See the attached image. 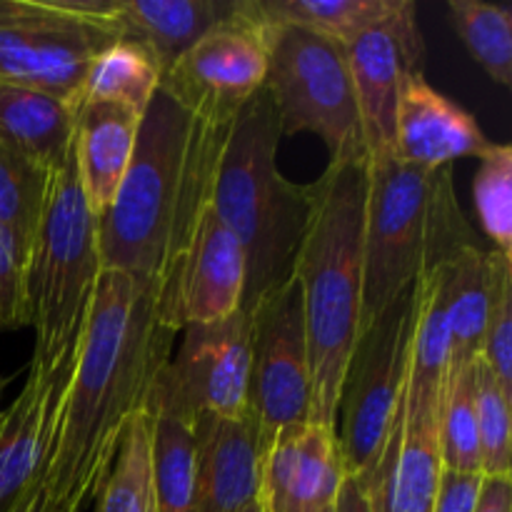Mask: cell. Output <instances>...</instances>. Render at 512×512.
Instances as JSON below:
<instances>
[{"mask_svg": "<svg viewBox=\"0 0 512 512\" xmlns=\"http://www.w3.org/2000/svg\"><path fill=\"white\" fill-rule=\"evenodd\" d=\"M75 110L55 95L0 83V143L58 173L73 155Z\"/></svg>", "mask_w": 512, "mask_h": 512, "instance_id": "obj_24", "label": "cell"}, {"mask_svg": "<svg viewBox=\"0 0 512 512\" xmlns=\"http://www.w3.org/2000/svg\"><path fill=\"white\" fill-rule=\"evenodd\" d=\"M53 175L0 143V228L20 245L25 258L33 248Z\"/></svg>", "mask_w": 512, "mask_h": 512, "instance_id": "obj_28", "label": "cell"}, {"mask_svg": "<svg viewBox=\"0 0 512 512\" xmlns=\"http://www.w3.org/2000/svg\"><path fill=\"white\" fill-rule=\"evenodd\" d=\"M158 290L153 280L100 273L43 473L53 512H80L98 498L125 428L150 410L178 335L160 323Z\"/></svg>", "mask_w": 512, "mask_h": 512, "instance_id": "obj_1", "label": "cell"}, {"mask_svg": "<svg viewBox=\"0 0 512 512\" xmlns=\"http://www.w3.org/2000/svg\"><path fill=\"white\" fill-rule=\"evenodd\" d=\"M368 160L328 163L313 183V213L295 260L303 300L313 405L310 423L335 428L338 400L363 313Z\"/></svg>", "mask_w": 512, "mask_h": 512, "instance_id": "obj_3", "label": "cell"}, {"mask_svg": "<svg viewBox=\"0 0 512 512\" xmlns=\"http://www.w3.org/2000/svg\"><path fill=\"white\" fill-rule=\"evenodd\" d=\"M140 118L120 105L85 103L75 113L73 160L88 208L103 218L133 160Z\"/></svg>", "mask_w": 512, "mask_h": 512, "instance_id": "obj_21", "label": "cell"}, {"mask_svg": "<svg viewBox=\"0 0 512 512\" xmlns=\"http://www.w3.org/2000/svg\"><path fill=\"white\" fill-rule=\"evenodd\" d=\"M325 512H335V505H333V508H328V510H325Z\"/></svg>", "mask_w": 512, "mask_h": 512, "instance_id": "obj_41", "label": "cell"}, {"mask_svg": "<svg viewBox=\"0 0 512 512\" xmlns=\"http://www.w3.org/2000/svg\"><path fill=\"white\" fill-rule=\"evenodd\" d=\"M493 148L475 115L435 90L423 73L403 85L395 113L393 155L420 170L450 168L460 158H483Z\"/></svg>", "mask_w": 512, "mask_h": 512, "instance_id": "obj_17", "label": "cell"}, {"mask_svg": "<svg viewBox=\"0 0 512 512\" xmlns=\"http://www.w3.org/2000/svg\"><path fill=\"white\" fill-rule=\"evenodd\" d=\"M73 360L48 365L30 358L23 390L0 413V512H13L43 480Z\"/></svg>", "mask_w": 512, "mask_h": 512, "instance_id": "obj_15", "label": "cell"}, {"mask_svg": "<svg viewBox=\"0 0 512 512\" xmlns=\"http://www.w3.org/2000/svg\"><path fill=\"white\" fill-rule=\"evenodd\" d=\"M153 480L158 512H195V438L188 423L155 415Z\"/></svg>", "mask_w": 512, "mask_h": 512, "instance_id": "obj_30", "label": "cell"}, {"mask_svg": "<svg viewBox=\"0 0 512 512\" xmlns=\"http://www.w3.org/2000/svg\"><path fill=\"white\" fill-rule=\"evenodd\" d=\"M160 75L163 70L150 58L148 50L130 40H113L88 65L78 108L85 103H108L143 118L160 88Z\"/></svg>", "mask_w": 512, "mask_h": 512, "instance_id": "obj_26", "label": "cell"}, {"mask_svg": "<svg viewBox=\"0 0 512 512\" xmlns=\"http://www.w3.org/2000/svg\"><path fill=\"white\" fill-rule=\"evenodd\" d=\"M483 475L480 473H450L440 475L438 498L433 512H473L478 503Z\"/></svg>", "mask_w": 512, "mask_h": 512, "instance_id": "obj_36", "label": "cell"}, {"mask_svg": "<svg viewBox=\"0 0 512 512\" xmlns=\"http://www.w3.org/2000/svg\"><path fill=\"white\" fill-rule=\"evenodd\" d=\"M410 0H255L260 18L293 25L333 43L348 45L365 30L395 18Z\"/></svg>", "mask_w": 512, "mask_h": 512, "instance_id": "obj_25", "label": "cell"}, {"mask_svg": "<svg viewBox=\"0 0 512 512\" xmlns=\"http://www.w3.org/2000/svg\"><path fill=\"white\" fill-rule=\"evenodd\" d=\"M13 512H53V508H50L48 490H45L43 480H40V483L35 485V488L30 490L23 500H20L18 508H15Z\"/></svg>", "mask_w": 512, "mask_h": 512, "instance_id": "obj_39", "label": "cell"}, {"mask_svg": "<svg viewBox=\"0 0 512 512\" xmlns=\"http://www.w3.org/2000/svg\"><path fill=\"white\" fill-rule=\"evenodd\" d=\"M450 23L475 63L498 85H512V10L483 0H450Z\"/></svg>", "mask_w": 512, "mask_h": 512, "instance_id": "obj_29", "label": "cell"}, {"mask_svg": "<svg viewBox=\"0 0 512 512\" xmlns=\"http://www.w3.org/2000/svg\"><path fill=\"white\" fill-rule=\"evenodd\" d=\"M418 303L420 280L360 330L345 368L335 435L345 470L360 483L378 465L403 403Z\"/></svg>", "mask_w": 512, "mask_h": 512, "instance_id": "obj_8", "label": "cell"}, {"mask_svg": "<svg viewBox=\"0 0 512 512\" xmlns=\"http://www.w3.org/2000/svg\"><path fill=\"white\" fill-rule=\"evenodd\" d=\"M240 512H265L263 505H260V500H255V503H250L248 508H243Z\"/></svg>", "mask_w": 512, "mask_h": 512, "instance_id": "obj_40", "label": "cell"}, {"mask_svg": "<svg viewBox=\"0 0 512 512\" xmlns=\"http://www.w3.org/2000/svg\"><path fill=\"white\" fill-rule=\"evenodd\" d=\"M153 428L150 410L133 418L120 438L113 468L98 493L95 512H158L153 480Z\"/></svg>", "mask_w": 512, "mask_h": 512, "instance_id": "obj_27", "label": "cell"}, {"mask_svg": "<svg viewBox=\"0 0 512 512\" xmlns=\"http://www.w3.org/2000/svg\"><path fill=\"white\" fill-rule=\"evenodd\" d=\"M493 258V300L480 358L493 370L500 388L512 395V258H505L498 250H493Z\"/></svg>", "mask_w": 512, "mask_h": 512, "instance_id": "obj_34", "label": "cell"}, {"mask_svg": "<svg viewBox=\"0 0 512 512\" xmlns=\"http://www.w3.org/2000/svg\"><path fill=\"white\" fill-rule=\"evenodd\" d=\"M450 375V330L445 318L440 265L420 278V303L410 343L408 383L403 395V425L408 430L440 423L445 385Z\"/></svg>", "mask_w": 512, "mask_h": 512, "instance_id": "obj_22", "label": "cell"}, {"mask_svg": "<svg viewBox=\"0 0 512 512\" xmlns=\"http://www.w3.org/2000/svg\"><path fill=\"white\" fill-rule=\"evenodd\" d=\"M230 125L198 118L158 88L123 185L98 220L103 270L165 283L210 205Z\"/></svg>", "mask_w": 512, "mask_h": 512, "instance_id": "obj_2", "label": "cell"}, {"mask_svg": "<svg viewBox=\"0 0 512 512\" xmlns=\"http://www.w3.org/2000/svg\"><path fill=\"white\" fill-rule=\"evenodd\" d=\"M25 263L20 245L0 228V328L28 325L25 305Z\"/></svg>", "mask_w": 512, "mask_h": 512, "instance_id": "obj_35", "label": "cell"}, {"mask_svg": "<svg viewBox=\"0 0 512 512\" xmlns=\"http://www.w3.org/2000/svg\"><path fill=\"white\" fill-rule=\"evenodd\" d=\"M335 512H370L368 498H365L363 488L355 478H345L343 488H340L338 500H335Z\"/></svg>", "mask_w": 512, "mask_h": 512, "instance_id": "obj_38", "label": "cell"}, {"mask_svg": "<svg viewBox=\"0 0 512 512\" xmlns=\"http://www.w3.org/2000/svg\"><path fill=\"white\" fill-rule=\"evenodd\" d=\"M250 395L260 458L278 440L310 425L313 380L298 280H288L248 310Z\"/></svg>", "mask_w": 512, "mask_h": 512, "instance_id": "obj_10", "label": "cell"}, {"mask_svg": "<svg viewBox=\"0 0 512 512\" xmlns=\"http://www.w3.org/2000/svg\"><path fill=\"white\" fill-rule=\"evenodd\" d=\"M100 273L98 218L88 208L70 155L53 175L25 263V305L28 325L35 330L33 358L48 365L73 358Z\"/></svg>", "mask_w": 512, "mask_h": 512, "instance_id": "obj_6", "label": "cell"}, {"mask_svg": "<svg viewBox=\"0 0 512 512\" xmlns=\"http://www.w3.org/2000/svg\"><path fill=\"white\" fill-rule=\"evenodd\" d=\"M243 0H108L103 28L148 50L168 70L203 35L233 20Z\"/></svg>", "mask_w": 512, "mask_h": 512, "instance_id": "obj_19", "label": "cell"}, {"mask_svg": "<svg viewBox=\"0 0 512 512\" xmlns=\"http://www.w3.org/2000/svg\"><path fill=\"white\" fill-rule=\"evenodd\" d=\"M250 395V318H230L183 330L178 350L155 380L150 413L193 425L198 415L243 420Z\"/></svg>", "mask_w": 512, "mask_h": 512, "instance_id": "obj_11", "label": "cell"}, {"mask_svg": "<svg viewBox=\"0 0 512 512\" xmlns=\"http://www.w3.org/2000/svg\"><path fill=\"white\" fill-rule=\"evenodd\" d=\"M473 512H512V478H483Z\"/></svg>", "mask_w": 512, "mask_h": 512, "instance_id": "obj_37", "label": "cell"}, {"mask_svg": "<svg viewBox=\"0 0 512 512\" xmlns=\"http://www.w3.org/2000/svg\"><path fill=\"white\" fill-rule=\"evenodd\" d=\"M268 78V23L255 0L210 30L160 75V90L210 123L230 125Z\"/></svg>", "mask_w": 512, "mask_h": 512, "instance_id": "obj_12", "label": "cell"}, {"mask_svg": "<svg viewBox=\"0 0 512 512\" xmlns=\"http://www.w3.org/2000/svg\"><path fill=\"white\" fill-rule=\"evenodd\" d=\"M243 295L245 253L208 205L178 263L160 285V323L173 333H183L190 325L220 323L243 308Z\"/></svg>", "mask_w": 512, "mask_h": 512, "instance_id": "obj_13", "label": "cell"}, {"mask_svg": "<svg viewBox=\"0 0 512 512\" xmlns=\"http://www.w3.org/2000/svg\"><path fill=\"white\" fill-rule=\"evenodd\" d=\"M280 123L268 88L235 115L215 170L210 208L245 253L243 313L295 278V260L313 213V183L280 173Z\"/></svg>", "mask_w": 512, "mask_h": 512, "instance_id": "obj_4", "label": "cell"}, {"mask_svg": "<svg viewBox=\"0 0 512 512\" xmlns=\"http://www.w3.org/2000/svg\"><path fill=\"white\" fill-rule=\"evenodd\" d=\"M473 200L480 228L493 240V250L512 258V148L508 143H493L480 158Z\"/></svg>", "mask_w": 512, "mask_h": 512, "instance_id": "obj_33", "label": "cell"}, {"mask_svg": "<svg viewBox=\"0 0 512 512\" xmlns=\"http://www.w3.org/2000/svg\"><path fill=\"white\" fill-rule=\"evenodd\" d=\"M493 250L465 243L440 263L445 318L450 330V373L480 360L490 300H493Z\"/></svg>", "mask_w": 512, "mask_h": 512, "instance_id": "obj_23", "label": "cell"}, {"mask_svg": "<svg viewBox=\"0 0 512 512\" xmlns=\"http://www.w3.org/2000/svg\"><path fill=\"white\" fill-rule=\"evenodd\" d=\"M368 160L388 158L395 148V113L405 80L423 73L425 43L408 3L395 18L365 30L345 45Z\"/></svg>", "mask_w": 512, "mask_h": 512, "instance_id": "obj_14", "label": "cell"}, {"mask_svg": "<svg viewBox=\"0 0 512 512\" xmlns=\"http://www.w3.org/2000/svg\"><path fill=\"white\" fill-rule=\"evenodd\" d=\"M108 0H0V83L65 100L78 113L95 55L113 43Z\"/></svg>", "mask_w": 512, "mask_h": 512, "instance_id": "obj_9", "label": "cell"}, {"mask_svg": "<svg viewBox=\"0 0 512 512\" xmlns=\"http://www.w3.org/2000/svg\"><path fill=\"white\" fill-rule=\"evenodd\" d=\"M195 438V512H240L258 500L260 448L253 415L220 420L198 415Z\"/></svg>", "mask_w": 512, "mask_h": 512, "instance_id": "obj_18", "label": "cell"}, {"mask_svg": "<svg viewBox=\"0 0 512 512\" xmlns=\"http://www.w3.org/2000/svg\"><path fill=\"white\" fill-rule=\"evenodd\" d=\"M475 418L480 440V473L483 478H510L512 465V395L500 388L485 360H475Z\"/></svg>", "mask_w": 512, "mask_h": 512, "instance_id": "obj_32", "label": "cell"}, {"mask_svg": "<svg viewBox=\"0 0 512 512\" xmlns=\"http://www.w3.org/2000/svg\"><path fill=\"white\" fill-rule=\"evenodd\" d=\"M465 243L473 240L450 168L420 170L395 155L368 160L360 330Z\"/></svg>", "mask_w": 512, "mask_h": 512, "instance_id": "obj_5", "label": "cell"}, {"mask_svg": "<svg viewBox=\"0 0 512 512\" xmlns=\"http://www.w3.org/2000/svg\"><path fill=\"white\" fill-rule=\"evenodd\" d=\"M265 88L283 138L318 135L330 163L368 160L345 45L293 25L268 23Z\"/></svg>", "mask_w": 512, "mask_h": 512, "instance_id": "obj_7", "label": "cell"}, {"mask_svg": "<svg viewBox=\"0 0 512 512\" xmlns=\"http://www.w3.org/2000/svg\"><path fill=\"white\" fill-rule=\"evenodd\" d=\"M473 365L448 375L443 408H440L438 448L443 470H450V473H480Z\"/></svg>", "mask_w": 512, "mask_h": 512, "instance_id": "obj_31", "label": "cell"}, {"mask_svg": "<svg viewBox=\"0 0 512 512\" xmlns=\"http://www.w3.org/2000/svg\"><path fill=\"white\" fill-rule=\"evenodd\" d=\"M345 478L335 428L310 423L260 458L258 500L265 512H325L338 500Z\"/></svg>", "mask_w": 512, "mask_h": 512, "instance_id": "obj_16", "label": "cell"}, {"mask_svg": "<svg viewBox=\"0 0 512 512\" xmlns=\"http://www.w3.org/2000/svg\"><path fill=\"white\" fill-rule=\"evenodd\" d=\"M443 460L438 425L408 430L403 403L390 428L388 443L373 473L360 483L370 512H433L438 498Z\"/></svg>", "mask_w": 512, "mask_h": 512, "instance_id": "obj_20", "label": "cell"}]
</instances>
